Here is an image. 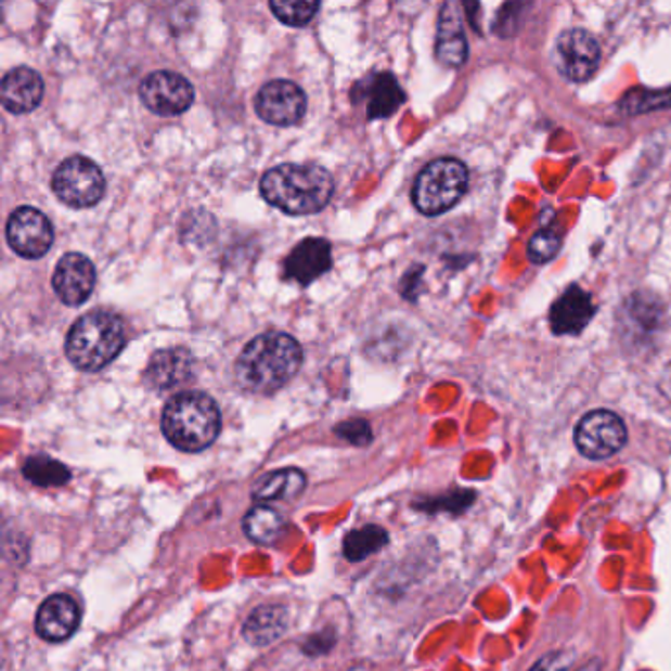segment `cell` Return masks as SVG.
I'll return each instance as SVG.
<instances>
[{
	"mask_svg": "<svg viewBox=\"0 0 671 671\" xmlns=\"http://www.w3.org/2000/svg\"><path fill=\"white\" fill-rule=\"evenodd\" d=\"M52 282H54L57 298L69 308H77L86 304L95 289V267L86 255L69 253L64 258H60Z\"/></svg>",
	"mask_w": 671,
	"mask_h": 671,
	"instance_id": "7c38bea8",
	"label": "cell"
},
{
	"mask_svg": "<svg viewBox=\"0 0 671 671\" xmlns=\"http://www.w3.org/2000/svg\"><path fill=\"white\" fill-rule=\"evenodd\" d=\"M270 11L274 12L278 21L288 26H306L313 21V16L320 11V2H296V0H272Z\"/></svg>",
	"mask_w": 671,
	"mask_h": 671,
	"instance_id": "484cf974",
	"label": "cell"
},
{
	"mask_svg": "<svg viewBox=\"0 0 671 671\" xmlns=\"http://www.w3.org/2000/svg\"><path fill=\"white\" fill-rule=\"evenodd\" d=\"M559 248H562V235L555 231L554 227H544L533 233L526 253L533 264H545L554 260Z\"/></svg>",
	"mask_w": 671,
	"mask_h": 671,
	"instance_id": "4316f807",
	"label": "cell"
},
{
	"mask_svg": "<svg viewBox=\"0 0 671 671\" xmlns=\"http://www.w3.org/2000/svg\"><path fill=\"white\" fill-rule=\"evenodd\" d=\"M193 376L192 352L183 347H171L154 352L150 359L149 369L144 373V380L160 390H173L182 384L190 383Z\"/></svg>",
	"mask_w": 671,
	"mask_h": 671,
	"instance_id": "2e32d148",
	"label": "cell"
},
{
	"mask_svg": "<svg viewBox=\"0 0 671 671\" xmlns=\"http://www.w3.org/2000/svg\"><path fill=\"white\" fill-rule=\"evenodd\" d=\"M246 538L255 544L270 545L276 542L284 532V518L267 504H258L250 508L243 520Z\"/></svg>",
	"mask_w": 671,
	"mask_h": 671,
	"instance_id": "7402d4cb",
	"label": "cell"
},
{
	"mask_svg": "<svg viewBox=\"0 0 671 671\" xmlns=\"http://www.w3.org/2000/svg\"><path fill=\"white\" fill-rule=\"evenodd\" d=\"M668 107H671V87L670 89H656V91L636 89V91H630L629 95L620 101V108L627 115H642V113Z\"/></svg>",
	"mask_w": 671,
	"mask_h": 671,
	"instance_id": "d4e9b609",
	"label": "cell"
},
{
	"mask_svg": "<svg viewBox=\"0 0 671 671\" xmlns=\"http://www.w3.org/2000/svg\"><path fill=\"white\" fill-rule=\"evenodd\" d=\"M333 267L331 245L325 238L309 236L301 241L284 262V278L294 280L301 286H308L313 280L330 272Z\"/></svg>",
	"mask_w": 671,
	"mask_h": 671,
	"instance_id": "4fadbf2b",
	"label": "cell"
},
{
	"mask_svg": "<svg viewBox=\"0 0 671 671\" xmlns=\"http://www.w3.org/2000/svg\"><path fill=\"white\" fill-rule=\"evenodd\" d=\"M105 176L95 162L74 156L65 160L54 173L52 188L55 195L69 207L86 209L93 207L105 195Z\"/></svg>",
	"mask_w": 671,
	"mask_h": 671,
	"instance_id": "8992f818",
	"label": "cell"
},
{
	"mask_svg": "<svg viewBox=\"0 0 671 671\" xmlns=\"http://www.w3.org/2000/svg\"><path fill=\"white\" fill-rule=\"evenodd\" d=\"M255 107L258 117L268 125L292 127L306 115L308 99L301 87L286 79H276L258 91Z\"/></svg>",
	"mask_w": 671,
	"mask_h": 671,
	"instance_id": "9c48e42d",
	"label": "cell"
},
{
	"mask_svg": "<svg viewBox=\"0 0 671 671\" xmlns=\"http://www.w3.org/2000/svg\"><path fill=\"white\" fill-rule=\"evenodd\" d=\"M301 361L304 351L292 335L280 331L262 333L236 359V380L248 392L272 395L294 378Z\"/></svg>",
	"mask_w": 671,
	"mask_h": 671,
	"instance_id": "6da1fadb",
	"label": "cell"
},
{
	"mask_svg": "<svg viewBox=\"0 0 671 671\" xmlns=\"http://www.w3.org/2000/svg\"><path fill=\"white\" fill-rule=\"evenodd\" d=\"M139 91L146 108L160 117H176L192 107V83L183 75L173 72L150 74Z\"/></svg>",
	"mask_w": 671,
	"mask_h": 671,
	"instance_id": "30bf717a",
	"label": "cell"
},
{
	"mask_svg": "<svg viewBox=\"0 0 671 671\" xmlns=\"http://www.w3.org/2000/svg\"><path fill=\"white\" fill-rule=\"evenodd\" d=\"M436 54L437 60L449 67H461L469 57V43L465 36L463 16L455 2H446L439 12Z\"/></svg>",
	"mask_w": 671,
	"mask_h": 671,
	"instance_id": "e0dca14e",
	"label": "cell"
},
{
	"mask_svg": "<svg viewBox=\"0 0 671 671\" xmlns=\"http://www.w3.org/2000/svg\"><path fill=\"white\" fill-rule=\"evenodd\" d=\"M386 544H388L386 530L380 526L369 524V526L352 530L345 535L343 555L352 564H357V562H363L366 557L380 552Z\"/></svg>",
	"mask_w": 671,
	"mask_h": 671,
	"instance_id": "603a6c76",
	"label": "cell"
},
{
	"mask_svg": "<svg viewBox=\"0 0 671 671\" xmlns=\"http://www.w3.org/2000/svg\"><path fill=\"white\" fill-rule=\"evenodd\" d=\"M335 183L315 164H280L260 182L262 197L286 215H313L331 202Z\"/></svg>",
	"mask_w": 671,
	"mask_h": 671,
	"instance_id": "7a4b0ae2",
	"label": "cell"
},
{
	"mask_svg": "<svg viewBox=\"0 0 671 671\" xmlns=\"http://www.w3.org/2000/svg\"><path fill=\"white\" fill-rule=\"evenodd\" d=\"M22 473L36 487H64L72 479V470L64 463L46 455L26 459Z\"/></svg>",
	"mask_w": 671,
	"mask_h": 671,
	"instance_id": "cb8c5ba5",
	"label": "cell"
},
{
	"mask_svg": "<svg viewBox=\"0 0 671 671\" xmlns=\"http://www.w3.org/2000/svg\"><path fill=\"white\" fill-rule=\"evenodd\" d=\"M127 343V331L122 320L96 309L75 321L67 335L65 352L75 369L83 373H96L117 359Z\"/></svg>",
	"mask_w": 671,
	"mask_h": 671,
	"instance_id": "3957f363",
	"label": "cell"
},
{
	"mask_svg": "<svg viewBox=\"0 0 671 671\" xmlns=\"http://www.w3.org/2000/svg\"><path fill=\"white\" fill-rule=\"evenodd\" d=\"M288 629V610L280 605H262L246 618L243 634L255 646H268L276 642Z\"/></svg>",
	"mask_w": 671,
	"mask_h": 671,
	"instance_id": "d6986e66",
	"label": "cell"
},
{
	"mask_svg": "<svg viewBox=\"0 0 671 671\" xmlns=\"http://www.w3.org/2000/svg\"><path fill=\"white\" fill-rule=\"evenodd\" d=\"M306 489V475L299 469H278L256 480L253 499L256 501H284L299 496Z\"/></svg>",
	"mask_w": 671,
	"mask_h": 671,
	"instance_id": "44dd1931",
	"label": "cell"
},
{
	"mask_svg": "<svg viewBox=\"0 0 671 671\" xmlns=\"http://www.w3.org/2000/svg\"><path fill=\"white\" fill-rule=\"evenodd\" d=\"M42 99V75L30 67H16L2 79V105L12 115L33 113Z\"/></svg>",
	"mask_w": 671,
	"mask_h": 671,
	"instance_id": "ac0fdd59",
	"label": "cell"
},
{
	"mask_svg": "<svg viewBox=\"0 0 671 671\" xmlns=\"http://www.w3.org/2000/svg\"><path fill=\"white\" fill-rule=\"evenodd\" d=\"M469 188V171L455 158H439L427 164L414 183L412 199L427 217L446 214L455 207Z\"/></svg>",
	"mask_w": 671,
	"mask_h": 671,
	"instance_id": "5b68a950",
	"label": "cell"
},
{
	"mask_svg": "<svg viewBox=\"0 0 671 671\" xmlns=\"http://www.w3.org/2000/svg\"><path fill=\"white\" fill-rule=\"evenodd\" d=\"M569 666H571V658L555 651V654H550V656L538 661L530 671H567Z\"/></svg>",
	"mask_w": 671,
	"mask_h": 671,
	"instance_id": "f1b7e54d",
	"label": "cell"
},
{
	"mask_svg": "<svg viewBox=\"0 0 671 671\" xmlns=\"http://www.w3.org/2000/svg\"><path fill=\"white\" fill-rule=\"evenodd\" d=\"M557 69L569 81H586L597 72L601 62V46L597 38L583 28L565 30L555 42Z\"/></svg>",
	"mask_w": 671,
	"mask_h": 671,
	"instance_id": "ba28073f",
	"label": "cell"
},
{
	"mask_svg": "<svg viewBox=\"0 0 671 671\" xmlns=\"http://www.w3.org/2000/svg\"><path fill=\"white\" fill-rule=\"evenodd\" d=\"M593 315H595V304L591 294L573 284L555 299L550 311V323L555 335H577L585 330Z\"/></svg>",
	"mask_w": 671,
	"mask_h": 671,
	"instance_id": "9a60e30c",
	"label": "cell"
},
{
	"mask_svg": "<svg viewBox=\"0 0 671 671\" xmlns=\"http://www.w3.org/2000/svg\"><path fill=\"white\" fill-rule=\"evenodd\" d=\"M335 434L343 437V439H347L349 443L357 446V448H363V446H369L373 441V429L369 426V422L366 420H359V417L357 420H347V422L339 424V426L335 427Z\"/></svg>",
	"mask_w": 671,
	"mask_h": 671,
	"instance_id": "83f0119b",
	"label": "cell"
},
{
	"mask_svg": "<svg viewBox=\"0 0 671 671\" xmlns=\"http://www.w3.org/2000/svg\"><path fill=\"white\" fill-rule=\"evenodd\" d=\"M627 426L615 412L595 410L581 417L576 427V446L581 455L593 461L617 455L627 446Z\"/></svg>",
	"mask_w": 671,
	"mask_h": 671,
	"instance_id": "52a82bcc",
	"label": "cell"
},
{
	"mask_svg": "<svg viewBox=\"0 0 671 671\" xmlns=\"http://www.w3.org/2000/svg\"><path fill=\"white\" fill-rule=\"evenodd\" d=\"M7 238L22 258H42L54 245V227L42 211L18 207L7 224Z\"/></svg>",
	"mask_w": 671,
	"mask_h": 671,
	"instance_id": "8fae6325",
	"label": "cell"
},
{
	"mask_svg": "<svg viewBox=\"0 0 671 671\" xmlns=\"http://www.w3.org/2000/svg\"><path fill=\"white\" fill-rule=\"evenodd\" d=\"M81 610L69 595H52L46 598L36 615V632L46 642H64L79 629Z\"/></svg>",
	"mask_w": 671,
	"mask_h": 671,
	"instance_id": "5bb4252c",
	"label": "cell"
},
{
	"mask_svg": "<svg viewBox=\"0 0 671 671\" xmlns=\"http://www.w3.org/2000/svg\"><path fill=\"white\" fill-rule=\"evenodd\" d=\"M331 634H333V632H325V636H323V634L311 636L308 644H306V651H308L309 656H321V654H325V651L330 650L331 646H333V642H335V640L327 638Z\"/></svg>",
	"mask_w": 671,
	"mask_h": 671,
	"instance_id": "f546056e",
	"label": "cell"
},
{
	"mask_svg": "<svg viewBox=\"0 0 671 671\" xmlns=\"http://www.w3.org/2000/svg\"><path fill=\"white\" fill-rule=\"evenodd\" d=\"M364 95L369 118L392 117L405 101L404 91L392 74L374 75L371 83L364 87Z\"/></svg>",
	"mask_w": 671,
	"mask_h": 671,
	"instance_id": "ffe728a7",
	"label": "cell"
},
{
	"mask_svg": "<svg viewBox=\"0 0 671 671\" xmlns=\"http://www.w3.org/2000/svg\"><path fill=\"white\" fill-rule=\"evenodd\" d=\"M162 431L173 448L199 453L214 446L221 431V412L211 396L182 392L173 396L162 414Z\"/></svg>",
	"mask_w": 671,
	"mask_h": 671,
	"instance_id": "277c9868",
	"label": "cell"
}]
</instances>
